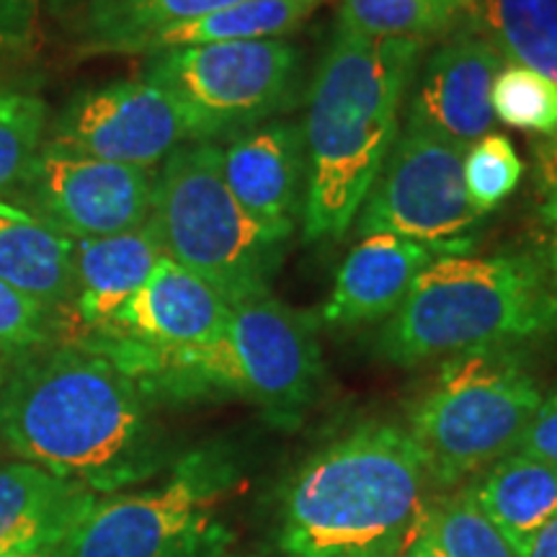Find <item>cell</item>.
Returning <instances> with one entry per match:
<instances>
[{"instance_id": "6da1fadb", "label": "cell", "mask_w": 557, "mask_h": 557, "mask_svg": "<svg viewBox=\"0 0 557 557\" xmlns=\"http://www.w3.org/2000/svg\"><path fill=\"white\" fill-rule=\"evenodd\" d=\"M145 387L99 348L67 341L13 357L0 385L5 447L90 493L156 475L163 434Z\"/></svg>"}, {"instance_id": "7a4b0ae2", "label": "cell", "mask_w": 557, "mask_h": 557, "mask_svg": "<svg viewBox=\"0 0 557 557\" xmlns=\"http://www.w3.org/2000/svg\"><path fill=\"white\" fill-rule=\"evenodd\" d=\"M429 45L364 37L336 24L310 83L305 240L344 238L398 137V116Z\"/></svg>"}, {"instance_id": "3957f363", "label": "cell", "mask_w": 557, "mask_h": 557, "mask_svg": "<svg viewBox=\"0 0 557 557\" xmlns=\"http://www.w3.org/2000/svg\"><path fill=\"white\" fill-rule=\"evenodd\" d=\"M436 496L406 426L357 423L289 478L278 547L287 557H398Z\"/></svg>"}, {"instance_id": "277c9868", "label": "cell", "mask_w": 557, "mask_h": 557, "mask_svg": "<svg viewBox=\"0 0 557 557\" xmlns=\"http://www.w3.org/2000/svg\"><path fill=\"white\" fill-rule=\"evenodd\" d=\"M557 336V287L529 248L444 253L374 338L380 359L418 367Z\"/></svg>"}, {"instance_id": "5b68a950", "label": "cell", "mask_w": 557, "mask_h": 557, "mask_svg": "<svg viewBox=\"0 0 557 557\" xmlns=\"http://www.w3.org/2000/svg\"><path fill=\"white\" fill-rule=\"evenodd\" d=\"M122 369L152 400L233 395L246 398L278 423H295L315 400L323 359L315 325L274 295L230 305L220 338L184 351L122 346Z\"/></svg>"}, {"instance_id": "8992f818", "label": "cell", "mask_w": 557, "mask_h": 557, "mask_svg": "<svg viewBox=\"0 0 557 557\" xmlns=\"http://www.w3.org/2000/svg\"><path fill=\"white\" fill-rule=\"evenodd\" d=\"M542 400L517 348H483L444 359L408 408L406 431L434 487L447 493L513 455Z\"/></svg>"}, {"instance_id": "52a82bcc", "label": "cell", "mask_w": 557, "mask_h": 557, "mask_svg": "<svg viewBox=\"0 0 557 557\" xmlns=\"http://www.w3.org/2000/svg\"><path fill=\"white\" fill-rule=\"evenodd\" d=\"M150 225L163 253L227 305L269 295L289 243L261 227L230 194L220 145L212 143H186L163 160Z\"/></svg>"}, {"instance_id": "ba28073f", "label": "cell", "mask_w": 557, "mask_h": 557, "mask_svg": "<svg viewBox=\"0 0 557 557\" xmlns=\"http://www.w3.org/2000/svg\"><path fill=\"white\" fill-rule=\"evenodd\" d=\"M235 483L227 449L189 451L163 483L99 496L60 557H214L227 540L220 513Z\"/></svg>"}, {"instance_id": "9c48e42d", "label": "cell", "mask_w": 557, "mask_h": 557, "mask_svg": "<svg viewBox=\"0 0 557 557\" xmlns=\"http://www.w3.org/2000/svg\"><path fill=\"white\" fill-rule=\"evenodd\" d=\"M143 75L178 103L191 143L220 145L295 103L302 50L287 39L173 47L148 54Z\"/></svg>"}, {"instance_id": "30bf717a", "label": "cell", "mask_w": 557, "mask_h": 557, "mask_svg": "<svg viewBox=\"0 0 557 557\" xmlns=\"http://www.w3.org/2000/svg\"><path fill=\"white\" fill-rule=\"evenodd\" d=\"M468 148L434 132L403 124L393 150L357 214V233H387L398 238L465 250L478 212L465 186Z\"/></svg>"}, {"instance_id": "8fae6325", "label": "cell", "mask_w": 557, "mask_h": 557, "mask_svg": "<svg viewBox=\"0 0 557 557\" xmlns=\"http://www.w3.org/2000/svg\"><path fill=\"white\" fill-rule=\"evenodd\" d=\"M156 169L107 163L41 143L9 197L70 240H94L150 220Z\"/></svg>"}, {"instance_id": "7c38bea8", "label": "cell", "mask_w": 557, "mask_h": 557, "mask_svg": "<svg viewBox=\"0 0 557 557\" xmlns=\"http://www.w3.org/2000/svg\"><path fill=\"white\" fill-rule=\"evenodd\" d=\"M45 143L107 163L156 169L191 143L184 111L148 81H114L70 99L47 129Z\"/></svg>"}, {"instance_id": "4fadbf2b", "label": "cell", "mask_w": 557, "mask_h": 557, "mask_svg": "<svg viewBox=\"0 0 557 557\" xmlns=\"http://www.w3.org/2000/svg\"><path fill=\"white\" fill-rule=\"evenodd\" d=\"M504 65V54L475 24L462 26L418 62L403 124L470 148L480 137L496 132L491 94Z\"/></svg>"}, {"instance_id": "5bb4252c", "label": "cell", "mask_w": 557, "mask_h": 557, "mask_svg": "<svg viewBox=\"0 0 557 557\" xmlns=\"http://www.w3.org/2000/svg\"><path fill=\"white\" fill-rule=\"evenodd\" d=\"M227 315L230 305L218 292L163 256L148 282L114 312V318L86 336L122 341L150 351H184L220 338Z\"/></svg>"}, {"instance_id": "9a60e30c", "label": "cell", "mask_w": 557, "mask_h": 557, "mask_svg": "<svg viewBox=\"0 0 557 557\" xmlns=\"http://www.w3.org/2000/svg\"><path fill=\"white\" fill-rule=\"evenodd\" d=\"M220 165L230 194L271 233L292 238L305 205L302 124L271 120L220 145Z\"/></svg>"}, {"instance_id": "2e32d148", "label": "cell", "mask_w": 557, "mask_h": 557, "mask_svg": "<svg viewBox=\"0 0 557 557\" xmlns=\"http://www.w3.org/2000/svg\"><path fill=\"white\" fill-rule=\"evenodd\" d=\"M451 250L387 233L364 235L341 263L320 320L338 331L387 320L406 302L421 271Z\"/></svg>"}, {"instance_id": "e0dca14e", "label": "cell", "mask_w": 557, "mask_h": 557, "mask_svg": "<svg viewBox=\"0 0 557 557\" xmlns=\"http://www.w3.org/2000/svg\"><path fill=\"white\" fill-rule=\"evenodd\" d=\"M99 496L32 462L0 468V557L65 545Z\"/></svg>"}, {"instance_id": "ac0fdd59", "label": "cell", "mask_w": 557, "mask_h": 557, "mask_svg": "<svg viewBox=\"0 0 557 557\" xmlns=\"http://www.w3.org/2000/svg\"><path fill=\"white\" fill-rule=\"evenodd\" d=\"M163 246L150 220L143 227L109 238L75 240V287L67 318L81 333L103 329L114 312L148 282L163 259Z\"/></svg>"}, {"instance_id": "d6986e66", "label": "cell", "mask_w": 557, "mask_h": 557, "mask_svg": "<svg viewBox=\"0 0 557 557\" xmlns=\"http://www.w3.org/2000/svg\"><path fill=\"white\" fill-rule=\"evenodd\" d=\"M75 240L29 209L0 199V282L37 302L52 320L67 318L75 287Z\"/></svg>"}, {"instance_id": "ffe728a7", "label": "cell", "mask_w": 557, "mask_h": 557, "mask_svg": "<svg viewBox=\"0 0 557 557\" xmlns=\"http://www.w3.org/2000/svg\"><path fill=\"white\" fill-rule=\"evenodd\" d=\"M465 487L517 557L557 517V468L519 451L498 459Z\"/></svg>"}, {"instance_id": "44dd1931", "label": "cell", "mask_w": 557, "mask_h": 557, "mask_svg": "<svg viewBox=\"0 0 557 557\" xmlns=\"http://www.w3.org/2000/svg\"><path fill=\"white\" fill-rule=\"evenodd\" d=\"M243 0H86L78 21L83 54H135L158 32L189 24Z\"/></svg>"}, {"instance_id": "7402d4cb", "label": "cell", "mask_w": 557, "mask_h": 557, "mask_svg": "<svg viewBox=\"0 0 557 557\" xmlns=\"http://www.w3.org/2000/svg\"><path fill=\"white\" fill-rule=\"evenodd\" d=\"M325 0H243L189 24L158 32L145 39L135 54H152L173 47L214 45V41L284 39L315 13Z\"/></svg>"}, {"instance_id": "603a6c76", "label": "cell", "mask_w": 557, "mask_h": 557, "mask_svg": "<svg viewBox=\"0 0 557 557\" xmlns=\"http://www.w3.org/2000/svg\"><path fill=\"white\" fill-rule=\"evenodd\" d=\"M478 0H341L338 26L380 39L431 45L475 24Z\"/></svg>"}, {"instance_id": "cb8c5ba5", "label": "cell", "mask_w": 557, "mask_h": 557, "mask_svg": "<svg viewBox=\"0 0 557 557\" xmlns=\"http://www.w3.org/2000/svg\"><path fill=\"white\" fill-rule=\"evenodd\" d=\"M475 26L506 62L557 86V0H478Z\"/></svg>"}, {"instance_id": "d4e9b609", "label": "cell", "mask_w": 557, "mask_h": 557, "mask_svg": "<svg viewBox=\"0 0 557 557\" xmlns=\"http://www.w3.org/2000/svg\"><path fill=\"white\" fill-rule=\"evenodd\" d=\"M423 527L442 557H517L465 485L438 493L431 500Z\"/></svg>"}, {"instance_id": "484cf974", "label": "cell", "mask_w": 557, "mask_h": 557, "mask_svg": "<svg viewBox=\"0 0 557 557\" xmlns=\"http://www.w3.org/2000/svg\"><path fill=\"white\" fill-rule=\"evenodd\" d=\"M493 114L508 127L557 137V86L513 62H506L493 81Z\"/></svg>"}, {"instance_id": "4316f807", "label": "cell", "mask_w": 557, "mask_h": 557, "mask_svg": "<svg viewBox=\"0 0 557 557\" xmlns=\"http://www.w3.org/2000/svg\"><path fill=\"white\" fill-rule=\"evenodd\" d=\"M45 99L0 88V197H9L47 135Z\"/></svg>"}, {"instance_id": "83f0119b", "label": "cell", "mask_w": 557, "mask_h": 557, "mask_svg": "<svg viewBox=\"0 0 557 557\" xmlns=\"http://www.w3.org/2000/svg\"><path fill=\"white\" fill-rule=\"evenodd\" d=\"M524 163L506 135L491 132L472 143L465 156V186L478 212L487 214L517 191Z\"/></svg>"}, {"instance_id": "f1b7e54d", "label": "cell", "mask_w": 557, "mask_h": 557, "mask_svg": "<svg viewBox=\"0 0 557 557\" xmlns=\"http://www.w3.org/2000/svg\"><path fill=\"white\" fill-rule=\"evenodd\" d=\"M529 233V250L557 287V137L534 145V209Z\"/></svg>"}, {"instance_id": "f546056e", "label": "cell", "mask_w": 557, "mask_h": 557, "mask_svg": "<svg viewBox=\"0 0 557 557\" xmlns=\"http://www.w3.org/2000/svg\"><path fill=\"white\" fill-rule=\"evenodd\" d=\"M47 344H52V318L18 289L0 282V354L18 357Z\"/></svg>"}, {"instance_id": "4dcf8cb0", "label": "cell", "mask_w": 557, "mask_h": 557, "mask_svg": "<svg viewBox=\"0 0 557 557\" xmlns=\"http://www.w3.org/2000/svg\"><path fill=\"white\" fill-rule=\"evenodd\" d=\"M41 0H0V54L24 52L37 41Z\"/></svg>"}, {"instance_id": "1f68e13d", "label": "cell", "mask_w": 557, "mask_h": 557, "mask_svg": "<svg viewBox=\"0 0 557 557\" xmlns=\"http://www.w3.org/2000/svg\"><path fill=\"white\" fill-rule=\"evenodd\" d=\"M517 451L557 468V395L542 400L537 413L529 421L524 436L519 438Z\"/></svg>"}, {"instance_id": "d6a6232c", "label": "cell", "mask_w": 557, "mask_h": 557, "mask_svg": "<svg viewBox=\"0 0 557 557\" xmlns=\"http://www.w3.org/2000/svg\"><path fill=\"white\" fill-rule=\"evenodd\" d=\"M519 557H557V517L542 532L534 534V540Z\"/></svg>"}, {"instance_id": "836d02e7", "label": "cell", "mask_w": 557, "mask_h": 557, "mask_svg": "<svg viewBox=\"0 0 557 557\" xmlns=\"http://www.w3.org/2000/svg\"><path fill=\"white\" fill-rule=\"evenodd\" d=\"M398 557H442V555H438L436 545L431 542L426 527L421 524V529H418V532L413 534V540L403 547V553Z\"/></svg>"}, {"instance_id": "e575fe53", "label": "cell", "mask_w": 557, "mask_h": 557, "mask_svg": "<svg viewBox=\"0 0 557 557\" xmlns=\"http://www.w3.org/2000/svg\"><path fill=\"white\" fill-rule=\"evenodd\" d=\"M60 549H62V547H54V549H41V553L24 555V557H60Z\"/></svg>"}, {"instance_id": "d590c367", "label": "cell", "mask_w": 557, "mask_h": 557, "mask_svg": "<svg viewBox=\"0 0 557 557\" xmlns=\"http://www.w3.org/2000/svg\"><path fill=\"white\" fill-rule=\"evenodd\" d=\"M3 361H5V357H3V354H0V385H3V377H5V364H3Z\"/></svg>"}, {"instance_id": "8d00e7d4", "label": "cell", "mask_w": 557, "mask_h": 557, "mask_svg": "<svg viewBox=\"0 0 557 557\" xmlns=\"http://www.w3.org/2000/svg\"><path fill=\"white\" fill-rule=\"evenodd\" d=\"M246 557H267V555H246Z\"/></svg>"}]
</instances>
